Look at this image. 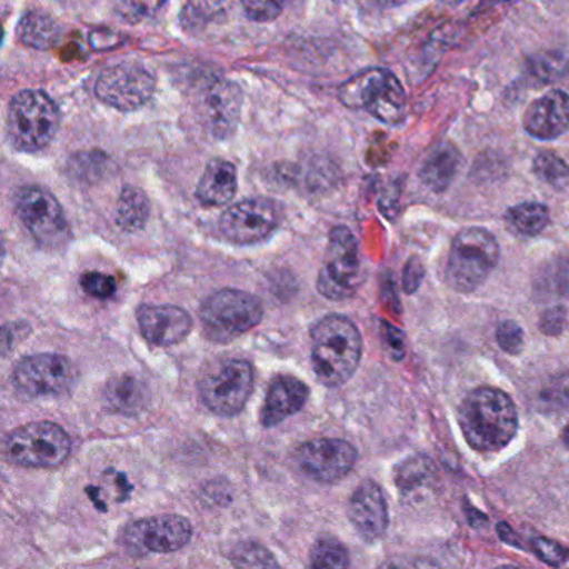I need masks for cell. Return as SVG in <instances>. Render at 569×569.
I'll list each match as a JSON object with an SVG mask.
<instances>
[{
    "instance_id": "24",
    "label": "cell",
    "mask_w": 569,
    "mask_h": 569,
    "mask_svg": "<svg viewBox=\"0 0 569 569\" xmlns=\"http://www.w3.org/2000/svg\"><path fill=\"white\" fill-rule=\"evenodd\" d=\"M148 386L136 376H119L106 385L104 401L111 411L134 416L148 405Z\"/></svg>"
},
{
    "instance_id": "27",
    "label": "cell",
    "mask_w": 569,
    "mask_h": 569,
    "mask_svg": "<svg viewBox=\"0 0 569 569\" xmlns=\"http://www.w3.org/2000/svg\"><path fill=\"white\" fill-rule=\"evenodd\" d=\"M508 221L519 234L538 236L549 224V211L539 202H525L509 209Z\"/></svg>"
},
{
    "instance_id": "43",
    "label": "cell",
    "mask_w": 569,
    "mask_h": 569,
    "mask_svg": "<svg viewBox=\"0 0 569 569\" xmlns=\"http://www.w3.org/2000/svg\"><path fill=\"white\" fill-rule=\"evenodd\" d=\"M562 442H565L566 448H569V426H566L565 431H562Z\"/></svg>"
},
{
    "instance_id": "45",
    "label": "cell",
    "mask_w": 569,
    "mask_h": 569,
    "mask_svg": "<svg viewBox=\"0 0 569 569\" xmlns=\"http://www.w3.org/2000/svg\"><path fill=\"white\" fill-rule=\"evenodd\" d=\"M491 2H511V0H491Z\"/></svg>"
},
{
    "instance_id": "3",
    "label": "cell",
    "mask_w": 569,
    "mask_h": 569,
    "mask_svg": "<svg viewBox=\"0 0 569 569\" xmlns=\"http://www.w3.org/2000/svg\"><path fill=\"white\" fill-rule=\"evenodd\" d=\"M339 101L349 109H365L385 124L396 126L405 121L406 92L401 82L388 69L372 68L342 82Z\"/></svg>"
},
{
    "instance_id": "39",
    "label": "cell",
    "mask_w": 569,
    "mask_h": 569,
    "mask_svg": "<svg viewBox=\"0 0 569 569\" xmlns=\"http://www.w3.org/2000/svg\"><path fill=\"white\" fill-rule=\"evenodd\" d=\"M566 322H568V312L562 306H555V308L542 312L541 319H539V329L545 335L558 336L565 331Z\"/></svg>"
},
{
    "instance_id": "42",
    "label": "cell",
    "mask_w": 569,
    "mask_h": 569,
    "mask_svg": "<svg viewBox=\"0 0 569 569\" xmlns=\"http://www.w3.org/2000/svg\"><path fill=\"white\" fill-rule=\"evenodd\" d=\"M409 0H378V4H381L382 8H398V6L406 4Z\"/></svg>"
},
{
    "instance_id": "33",
    "label": "cell",
    "mask_w": 569,
    "mask_h": 569,
    "mask_svg": "<svg viewBox=\"0 0 569 569\" xmlns=\"http://www.w3.org/2000/svg\"><path fill=\"white\" fill-rule=\"evenodd\" d=\"M529 69L539 81L551 82L561 78L568 69V61L559 54H539L529 61Z\"/></svg>"
},
{
    "instance_id": "4",
    "label": "cell",
    "mask_w": 569,
    "mask_h": 569,
    "mask_svg": "<svg viewBox=\"0 0 569 569\" xmlns=\"http://www.w3.org/2000/svg\"><path fill=\"white\" fill-rule=\"evenodd\" d=\"M499 261V244L482 228L462 229L456 234L446 262V282L458 292H472L491 274Z\"/></svg>"
},
{
    "instance_id": "17",
    "label": "cell",
    "mask_w": 569,
    "mask_h": 569,
    "mask_svg": "<svg viewBox=\"0 0 569 569\" xmlns=\"http://www.w3.org/2000/svg\"><path fill=\"white\" fill-rule=\"evenodd\" d=\"M348 516L366 541L382 538L389 526V511L381 486L371 479L362 481L349 499Z\"/></svg>"
},
{
    "instance_id": "13",
    "label": "cell",
    "mask_w": 569,
    "mask_h": 569,
    "mask_svg": "<svg viewBox=\"0 0 569 569\" xmlns=\"http://www.w3.org/2000/svg\"><path fill=\"white\" fill-rule=\"evenodd\" d=\"M156 91V78L144 66L122 62L106 69L96 82V96L119 111H134Z\"/></svg>"
},
{
    "instance_id": "26",
    "label": "cell",
    "mask_w": 569,
    "mask_h": 569,
    "mask_svg": "<svg viewBox=\"0 0 569 569\" xmlns=\"http://www.w3.org/2000/svg\"><path fill=\"white\" fill-rule=\"evenodd\" d=\"M151 206L148 196L139 188L126 186L119 196L118 209H116V221L119 228L126 232H136L144 228L149 219Z\"/></svg>"
},
{
    "instance_id": "9",
    "label": "cell",
    "mask_w": 569,
    "mask_h": 569,
    "mask_svg": "<svg viewBox=\"0 0 569 569\" xmlns=\"http://www.w3.org/2000/svg\"><path fill=\"white\" fill-rule=\"evenodd\" d=\"M254 389V369L244 359H226L209 369L199 382V395L214 415H239Z\"/></svg>"
},
{
    "instance_id": "21",
    "label": "cell",
    "mask_w": 569,
    "mask_h": 569,
    "mask_svg": "<svg viewBox=\"0 0 569 569\" xmlns=\"http://www.w3.org/2000/svg\"><path fill=\"white\" fill-rule=\"evenodd\" d=\"M238 192V171L226 159H212L206 166L196 196L204 206H224L234 199Z\"/></svg>"
},
{
    "instance_id": "44",
    "label": "cell",
    "mask_w": 569,
    "mask_h": 569,
    "mask_svg": "<svg viewBox=\"0 0 569 569\" xmlns=\"http://www.w3.org/2000/svg\"><path fill=\"white\" fill-rule=\"evenodd\" d=\"M442 2L448 6H458L461 4L462 0H442Z\"/></svg>"
},
{
    "instance_id": "23",
    "label": "cell",
    "mask_w": 569,
    "mask_h": 569,
    "mask_svg": "<svg viewBox=\"0 0 569 569\" xmlns=\"http://www.w3.org/2000/svg\"><path fill=\"white\" fill-rule=\"evenodd\" d=\"M438 471L435 462L425 455L411 456L396 468L395 481L406 499H419L435 488Z\"/></svg>"
},
{
    "instance_id": "12",
    "label": "cell",
    "mask_w": 569,
    "mask_h": 569,
    "mask_svg": "<svg viewBox=\"0 0 569 569\" xmlns=\"http://www.w3.org/2000/svg\"><path fill=\"white\" fill-rule=\"evenodd\" d=\"M282 206L274 199H246L221 216L219 229L232 244L252 246L274 234L282 224Z\"/></svg>"
},
{
    "instance_id": "31",
    "label": "cell",
    "mask_w": 569,
    "mask_h": 569,
    "mask_svg": "<svg viewBox=\"0 0 569 569\" xmlns=\"http://www.w3.org/2000/svg\"><path fill=\"white\" fill-rule=\"evenodd\" d=\"M168 0H116V14L128 24H139L158 14Z\"/></svg>"
},
{
    "instance_id": "40",
    "label": "cell",
    "mask_w": 569,
    "mask_h": 569,
    "mask_svg": "<svg viewBox=\"0 0 569 569\" xmlns=\"http://www.w3.org/2000/svg\"><path fill=\"white\" fill-rule=\"evenodd\" d=\"M422 276H425V268H422V262L419 261L418 258H411L406 264L405 268V279H402V286H405V291L412 295L416 292V289L421 286Z\"/></svg>"
},
{
    "instance_id": "11",
    "label": "cell",
    "mask_w": 569,
    "mask_h": 569,
    "mask_svg": "<svg viewBox=\"0 0 569 569\" xmlns=\"http://www.w3.org/2000/svg\"><path fill=\"white\" fill-rule=\"evenodd\" d=\"M78 369L61 355H32L22 358L12 372L19 395L29 399L59 398L78 385Z\"/></svg>"
},
{
    "instance_id": "5",
    "label": "cell",
    "mask_w": 569,
    "mask_h": 569,
    "mask_svg": "<svg viewBox=\"0 0 569 569\" xmlns=\"http://www.w3.org/2000/svg\"><path fill=\"white\" fill-rule=\"evenodd\" d=\"M72 441L62 426L34 421L9 432L4 441L6 458L12 465L29 469H52L64 465L71 456Z\"/></svg>"
},
{
    "instance_id": "2",
    "label": "cell",
    "mask_w": 569,
    "mask_h": 569,
    "mask_svg": "<svg viewBox=\"0 0 569 569\" xmlns=\"http://www.w3.org/2000/svg\"><path fill=\"white\" fill-rule=\"evenodd\" d=\"M361 356V332L346 316H326L312 328V369L328 388L346 385L359 368Z\"/></svg>"
},
{
    "instance_id": "30",
    "label": "cell",
    "mask_w": 569,
    "mask_h": 569,
    "mask_svg": "<svg viewBox=\"0 0 569 569\" xmlns=\"http://www.w3.org/2000/svg\"><path fill=\"white\" fill-rule=\"evenodd\" d=\"M535 172L552 188L565 189L569 186V166L551 152H542L535 159Z\"/></svg>"
},
{
    "instance_id": "6",
    "label": "cell",
    "mask_w": 569,
    "mask_h": 569,
    "mask_svg": "<svg viewBox=\"0 0 569 569\" xmlns=\"http://www.w3.org/2000/svg\"><path fill=\"white\" fill-rule=\"evenodd\" d=\"M58 106L46 92L28 89L12 99L8 116V132L12 146L24 152L41 151L58 134Z\"/></svg>"
},
{
    "instance_id": "25",
    "label": "cell",
    "mask_w": 569,
    "mask_h": 569,
    "mask_svg": "<svg viewBox=\"0 0 569 569\" xmlns=\"http://www.w3.org/2000/svg\"><path fill=\"white\" fill-rule=\"evenodd\" d=\"M18 36L29 48L46 51L58 44L61 28L52 16L42 11H31L19 22Z\"/></svg>"
},
{
    "instance_id": "8",
    "label": "cell",
    "mask_w": 569,
    "mask_h": 569,
    "mask_svg": "<svg viewBox=\"0 0 569 569\" xmlns=\"http://www.w3.org/2000/svg\"><path fill=\"white\" fill-rule=\"evenodd\" d=\"M362 281L358 239L351 229L338 226L329 234L325 266L318 276V291L332 301L352 298Z\"/></svg>"
},
{
    "instance_id": "15",
    "label": "cell",
    "mask_w": 569,
    "mask_h": 569,
    "mask_svg": "<svg viewBox=\"0 0 569 569\" xmlns=\"http://www.w3.org/2000/svg\"><path fill=\"white\" fill-rule=\"evenodd\" d=\"M241 106V89L228 79H212L202 86L196 99V112L202 128L218 139L228 138L236 131Z\"/></svg>"
},
{
    "instance_id": "7",
    "label": "cell",
    "mask_w": 569,
    "mask_h": 569,
    "mask_svg": "<svg viewBox=\"0 0 569 569\" xmlns=\"http://www.w3.org/2000/svg\"><path fill=\"white\" fill-rule=\"evenodd\" d=\"M199 316L206 338L229 342L254 329L262 321L264 309L251 292L221 289L202 302Z\"/></svg>"
},
{
    "instance_id": "28",
    "label": "cell",
    "mask_w": 569,
    "mask_h": 569,
    "mask_svg": "<svg viewBox=\"0 0 569 569\" xmlns=\"http://www.w3.org/2000/svg\"><path fill=\"white\" fill-rule=\"evenodd\" d=\"M538 408L548 415L569 412V372L555 376L538 392Z\"/></svg>"
},
{
    "instance_id": "10",
    "label": "cell",
    "mask_w": 569,
    "mask_h": 569,
    "mask_svg": "<svg viewBox=\"0 0 569 569\" xmlns=\"http://www.w3.org/2000/svg\"><path fill=\"white\" fill-rule=\"evenodd\" d=\"M16 214L41 248L62 249L71 241V228L58 199L39 186L19 189Z\"/></svg>"
},
{
    "instance_id": "35",
    "label": "cell",
    "mask_w": 569,
    "mask_h": 569,
    "mask_svg": "<svg viewBox=\"0 0 569 569\" xmlns=\"http://www.w3.org/2000/svg\"><path fill=\"white\" fill-rule=\"evenodd\" d=\"M242 8L251 21L271 22L281 16L284 0H242Z\"/></svg>"
},
{
    "instance_id": "1",
    "label": "cell",
    "mask_w": 569,
    "mask_h": 569,
    "mask_svg": "<svg viewBox=\"0 0 569 569\" xmlns=\"http://www.w3.org/2000/svg\"><path fill=\"white\" fill-rule=\"evenodd\" d=\"M459 426L466 441L476 451H501L518 432V411L506 392L478 388L462 401Z\"/></svg>"
},
{
    "instance_id": "16",
    "label": "cell",
    "mask_w": 569,
    "mask_h": 569,
    "mask_svg": "<svg viewBox=\"0 0 569 569\" xmlns=\"http://www.w3.org/2000/svg\"><path fill=\"white\" fill-rule=\"evenodd\" d=\"M296 459L309 478L331 485L352 471L358 451L345 439L318 438L299 446Z\"/></svg>"
},
{
    "instance_id": "38",
    "label": "cell",
    "mask_w": 569,
    "mask_h": 569,
    "mask_svg": "<svg viewBox=\"0 0 569 569\" xmlns=\"http://www.w3.org/2000/svg\"><path fill=\"white\" fill-rule=\"evenodd\" d=\"M496 339H498L499 348L508 355L516 356L525 349V332L518 322H501L496 331Z\"/></svg>"
},
{
    "instance_id": "29",
    "label": "cell",
    "mask_w": 569,
    "mask_h": 569,
    "mask_svg": "<svg viewBox=\"0 0 569 569\" xmlns=\"http://www.w3.org/2000/svg\"><path fill=\"white\" fill-rule=\"evenodd\" d=\"M312 568H348L349 552L338 539L321 538L316 541L311 551Z\"/></svg>"
},
{
    "instance_id": "41",
    "label": "cell",
    "mask_w": 569,
    "mask_h": 569,
    "mask_svg": "<svg viewBox=\"0 0 569 569\" xmlns=\"http://www.w3.org/2000/svg\"><path fill=\"white\" fill-rule=\"evenodd\" d=\"M385 341L388 348L391 349L392 358L401 359L405 356V335L388 322H385Z\"/></svg>"
},
{
    "instance_id": "14",
    "label": "cell",
    "mask_w": 569,
    "mask_h": 569,
    "mask_svg": "<svg viewBox=\"0 0 569 569\" xmlns=\"http://www.w3.org/2000/svg\"><path fill=\"white\" fill-rule=\"evenodd\" d=\"M192 538V526L179 515L139 519L126 528L124 545L136 555H168L184 548Z\"/></svg>"
},
{
    "instance_id": "34",
    "label": "cell",
    "mask_w": 569,
    "mask_h": 569,
    "mask_svg": "<svg viewBox=\"0 0 569 569\" xmlns=\"http://www.w3.org/2000/svg\"><path fill=\"white\" fill-rule=\"evenodd\" d=\"M221 11L218 0H188L184 11H182V22L186 28H199L206 22L212 21L216 14Z\"/></svg>"
},
{
    "instance_id": "32",
    "label": "cell",
    "mask_w": 569,
    "mask_h": 569,
    "mask_svg": "<svg viewBox=\"0 0 569 569\" xmlns=\"http://www.w3.org/2000/svg\"><path fill=\"white\" fill-rule=\"evenodd\" d=\"M231 558L236 566H244V568H269V566H279L274 556H272L268 549L262 548V546L256 545V542L239 546V548L232 552Z\"/></svg>"
},
{
    "instance_id": "19",
    "label": "cell",
    "mask_w": 569,
    "mask_h": 569,
    "mask_svg": "<svg viewBox=\"0 0 569 569\" xmlns=\"http://www.w3.org/2000/svg\"><path fill=\"white\" fill-rule=\"evenodd\" d=\"M525 129L532 138L551 141L569 131V96L552 91L529 106L525 112Z\"/></svg>"
},
{
    "instance_id": "20",
    "label": "cell",
    "mask_w": 569,
    "mask_h": 569,
    "mask_svg": "<svg viewBox=\"0 0 569 569\" xmlns=\"http://www.w3.org/2000/svg\"><path fill=\"white\" fill-rule=\"evenodd\" d=\"M309 398V388L295 376H278L269 386L261 422L264 428H274L305 408Z\"/></svg>"
},
{
    "instance_id": "22",
    "label": "cell",
    "mask_w": 569,
    "mask_h": 569,
    "mask_svg": "<svg viewBox=\"0 0 569 569\" xmlns=\"http://www.w3.org/2000/svg\"><path fill=\"white\" fill-rule=\"evenodd\" d=\"M461 168V154L451 142L435 146L421 166V181L426 188L442 192L451 186Z\"/></svg>"
},
{
    "instance_id": "36",
    "label": "cell",
    "mask_w": 569,
    "mask_h": 569,
    "mask_svg": "<svg viewBox=\"0 0 569 569\" xmlns=\"http://www.w3.org/2000/svg\"><path fill=\"white\" fill-rule=\"evenodd\" d=\"M531 549L545 565L558 568L569 559V551L558 541L548 538H535L531 541Z\"/></svg>"
},
{
    "instance_id": "18",
    "label": "cell",
    "mask_w": 569,
    "mask_h": 569,
    "mask_svg": "<svg viewBox=\"0 0 569 569\" xmlns=\"http://www.w3.org/2000/svg\"><path fill=\"white\" fill-rule=\"evenodd\" d=\"M139 329L146 341L161 348L179 345L191 335V315L178 306H142L138 311Z\"/></svg>"
},
{
    "instance_id": "37",
    "label": "cell",
    "mask_w": 569,
    "mask_h": 569,
    "mask_svg": "<svg viewBox=\"0 0 569 569\" xmlns=\"http://www.w3.org/2000/svg\"><path fill=\"white\" fill-rule=\"evenodd\" d=\"M81 286L86 295L96 299H109L118 291L116 279L102 272H86L81 278Z\"/></svg>"
}]
</instances>
